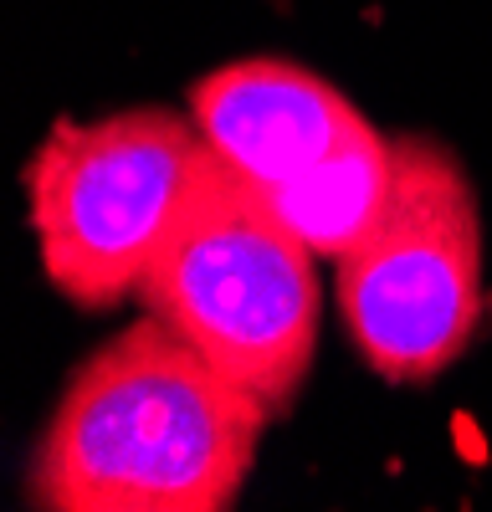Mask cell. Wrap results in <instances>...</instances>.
<instances>
[{"label":"cell","mask_w":492,"mask_h":512,"mask_svg":"<svg viewBox=\"0 0 492 512\" xmlns=\"http://www.w3.org/2000/svg\"><path fill=\"white\" fill-rule=\"evenodd\" d=\"M272 410L159 318L93 349L31 451L41 512H226Z\"/></svg>","instance_id":"cell-1"},{"label":"cell","mask_w":492,"mask_h":512,"mask_svg":"<svg viewBox=\"0 0 492 512\" xmlns=\"http://www.w3.org/2000/svg\"><path fill=\"white\" fill-rule=\"evenodd\" d=\"M134 303L272 415L293 410L318 354L313 251L287 231L267 190L211 149Z\"/></svg>","instance_id":"cell-2"},{"label":"cell","mask_w":492,"mask_h":512,"mask_svg":"<svg viewBox=\"0 0 492 512\" xmlns=\"http://www.w3.org/2000/svg\"><path fill=\"white\" fill-rule=\"evenodd\" d=\"M390 164L385 210L334 262V297L369 369L426 384L472 349L487 318L482 210L446 144L395 134Z\"/></svg>","instance_id":"cell-3"},{"label":"cell","mask_w":492,"mask_h":512,"mask_svg":"<svg viewBox=\"0 0 492 512\" xmlns=\"http://www.w3.org/2000/svg\"><path fill=\"white\" fill-rule=\"evenodd\" d=\"M205 139L170 108L57 118L26 164L31 236L47 282L82 313L134 303L170 236Z\"/></svg>","instance_id":"cell-4"},{"label":"cell","mask_w":492,"mask_h":512,"mask_svg":"<svg viewBox=\"0 0 492 512\" xmlns=\"http://www.w3.org/2000/svg\"><path fill=\"white\" fill-rule=\"evenodd\" d=\"M190 118L205 149L262 190L308 175L369 123L334 82L277 57H246L190 88Z\"/></svg>","instance_id":"cell-5"},{"label":"cell","mask_w":492,"mask_h":512,"mask_svg":"<svg viewBox=\"0 0 492 512\" xmlns=\"http://www.w3.org/2000/svg\"><path fill=\"white\" fill-rule=\"evenodd\" d=\"M390 175H395L390 139L375 123H364L344 149H334L323 164H313L308 175L267 190V200L277 205L287 231H293L313 256L339 262L385 210Z\"/></svg>","instance_id":"cell-6"}]
</instances>
